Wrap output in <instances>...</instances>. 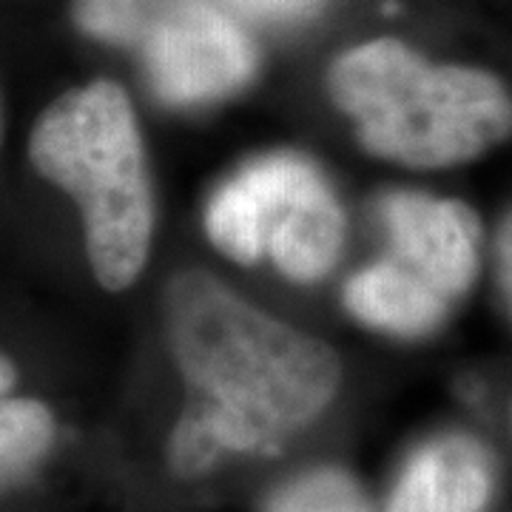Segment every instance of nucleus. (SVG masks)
<instances>
[{"instance_id":"f257e3e1","label":"nucleus","mask_w":512,"mask_h":512,"mask_svg":"<svg viewBox=\"0 0 512 512\" xmlns=\"http://www.w3.org/2000/svg\"><path fill=\"white\" fill-rule=\"evenodd\" d=\"M165 330L200 399L171 436V467L180 476H200L231 450H268L308 427L342 382L330 345L259 311L202 271L174 276L165 288Z\"/></svg>"},{"instance_id":"0eeeda50","label":"nucleus","mask_w":512,"mask_h":512,"mask_svg":"<svg viewBox=\"0 0 512 512\" xmlns=\"http://www.w3.org/2000/svg\"><path fill=\"white\" fill-rule=\"evenodd\" d=\"M490 495L487 450L470 436H444L410 458L387 512H484Z\"/></svg>"},{"instance_id":"9b49d317","label":"nucleus","mask_w":512,"mask_h":512,"mask_svg":"<svg viewBox=\"0 0 512 512\" xmlns=\"http://www.w3.org/2000/svg\"><path fill=\"white\" fill-rule=\"evenodd\" d=\"M495 285L501 305L512 319V214L504 217L495 237Z\"/></svg>"},{"instance_id":"9d476101","label":"nucleus","mask_w":512,"mask_h":512,"mask_svg":"<svg viewBox=\"0 0 512 512\" xmlns=\"http://www.w3.org/2000/svg\"><path fill=\"white\" fill-rule=\"evenodd\" d=\"M268 512H370L359 484L342 470H313L288 481Z\"/></svg>"},{"instance_id":"4468645a","label":"nucleus","mask_w":512,"mask_h":512,"mask_svg":"<svg viewBox=\"0 0 512 512\" xmlns=\"http://www.w3.org/2000/svg\"><path fill=\"white\" fill-rule=\"evenodd\" d=\"M510 419H512V407H510Z\"/></svg>"},{"instance_id":"423d86ee","label":"nucleus","mask_w":512,"mask_h":512,"mask_svg":"<svg viewBox=\"0 0 512 512\" xmlns=\"http://www.w3.org/2000/svg\"><path fill=\"white\" fill-rule=\"evenodd\" d=\"M379 217L393 259L453 305L467 296L481 271V220L467 202L390 191L379 200Z\"/></svg>"},{"instance_id":"6e6552de","label":"nucleus","mask_w":512,"mask_h":512,"mask_svg":"<svg viewBox=\"0 0 512 512\" xmlns=\"http://www.w3.org/2000/svg\"><path fill=\"white\" fill-rule=\"evenodd\" d=\"M345 305L367 328L402 339L430 336L456 308L393 256L373 262L350 279L345 285Z\"/></svg>"},{"instance_id":"20e7f679","label":"nucleus","mask_w":512,"mask_h":512,"mask_svg":"<svg viewBox=\"0 0 512 512\" xmlns=\"http://www.w3.org/2000/svg\"><path fill=\"white\" fill-rule=\"evenodd\" d=\"M77 32L126 49L168 106H208L239 94L259 66L254 37L208 0H69Z\"/></svg>"},{"instance_id":"7ed1b4c3","label":"nucleus","mask_w":512,"mask_h":512,"mask_svg":"<svg viewBox=\"0 0 512 512\" xmlns=\"http://www.w3.org/2000/svg\"><path fill=\"white\" fill-rule=\"evenodd\" d=\"M29 160L77 202L94 279L114 293L134 285L151 251L154 197L123 86L92 80L60 94L29 134Z\"/></svg>"},{"instance_id":"1a4fd4ad","label":"nucleus","mask_w":512,"mask_h":512,"mask_svg":"<svg viewBox=\"0 0 512 512\" xmlns=\"http://www.w3.org/2000/svg\"><path fill=\"white\" fill-rule=\"evenodd\" d=\"M55 439V413L46 404L0 396V493L35 473Z\"/></svg>"},{"instance_id":"39448f33","label":"nucleus","mask_w":512,"mask_h":512,"mask_svg":"<svg viewBox=\"0 0 512 512\" xmlns=\"http://www.w3.org/2000/svg\"><path fill=\"white\" fill-rule=\"evenodd\" d=\"M208 239L239 265L271 259L293 282H316L342 254L345 211L322 168L276 151L242 165L205 208Z\"/></svg>"},{"instance_id":"ddd939ff","label":"nucleus","mask_w":512,"mask_h":512,"mask_svg":"<svg viewBox=\"0 0 512 512\" xmlns=\"http://www.w3.org/2000/svg\"><path fill=\"white\" fill-rule=\"evenodd\" d=\"M251 3L262 6V9H296L299 3H308V0H251Z\"/></svg>"},{"instance_id":"f03ea898","label":"nucleus","mask_w":512,"mask_h":512,"mask_svg":"<svg viewBox=\"0 0 512 512\" xmlns=\"http://www.w3.org/2000/svg\"><path fill=\"white\" fill-rule=\"evenodd\" d=\"M328 92L367 154L407 168L473 163L512 137V92L501 77L427 60L396 37L336 57Z\"/></svg>"},{"instance_id":"f8f14e48","label":"nucleus","mask_w":512,"mask_h":512,"mask_svg":"<svg viewBox=\"0 0 512 512\" xmlns=\"http://www.w3.org/2000/svg\"><path fill=\"white\" fill-rule=\"evenodd\" d=\"M15 382H18V367L12 365L9 356L0 353V396H6L15 387Z\"/></svg>"}]
</instances>
